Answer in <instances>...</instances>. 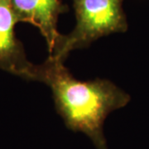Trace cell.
<instances>
[{"mask_svg":"<svg viewBox=\"0 0 149 149\" xmlns=\"http://www.w3.org/2000/svg\"><path fill=\"white\" fill-rule=\"evenodd\" d=\"M33 81L50 87L55 108L66 128L85 134L96 149H108L104 123L110 113L128 104V94L106 79L77 80L63 61L51 56L36 65Z\"/></svg>","mask_w":149,"mask_h":149,"instance_id":"6da1fadb","label":"cell"},{"mask_svg":"<svg viewBox=\"0 0 149 149\" xmlns=\"http://www.w3.org/2000/svg\"><path fill=\"white\" fill-rule=\"evenodd\" d=\"M123 0H72L76 23L69 34L63 35L49 56L65 62L69 54L88 47L95 41L113 33L128 30Z\"/></svg>","mask_w":149,"mask_h":149,"instance_id":"7a4b0ae2","label":"cell"},{"mask_svg":"<svg viewBox=\"0 0 149 149\" xmlns=\"http://www.w3.org/2000/svg\"><path fill=\"white\" fill-rule=\"evenodd\" d=\"M17 22L10 0H0V70L33 80L36 65L27 60L22 44L15 36Z\"/></svg>","mask_w":149,"mask_h":149,"instance_id":"3957f363","label":"cell"},{"mask_svg":"<svg viewBox=\"0 0 149 149\" xmlns=\"http://www.w3.org/2000/svg\"><path fill=\"white\" fill-rule=\"evenodd\" d=\"M18 22L36 27L45 38L49 55L56 47L61 34L57 30L59 17L68 11L61 0H10Z\"/></svg>","mask_w":149,"mask_h":149,"instance_id":"277c9868","label":"cell"}]
</instances>
